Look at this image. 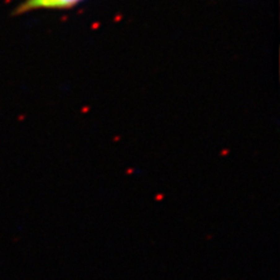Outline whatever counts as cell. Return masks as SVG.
<instances>
[{
	"label": "cell",
	"instance_id": "6da1fadb",
	"mask_svg": "<svg viewBox=\"0 0 280 280\" xmlns=\"http://www.w3.org/2000/svg\"><path fill=\"white\" fill-rule=\"evenodd\" d=\"M84 0H24L14 8L13 14L21 15L41 10H71Z\"/></svg>",
	"mask_w": 280,
	"mask_h": 280
}]
</instances>
